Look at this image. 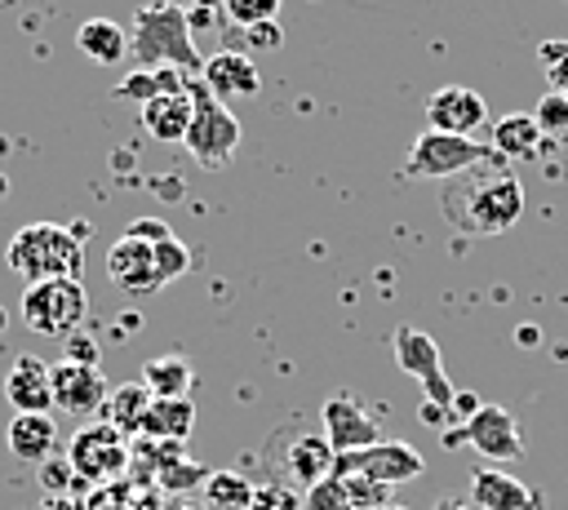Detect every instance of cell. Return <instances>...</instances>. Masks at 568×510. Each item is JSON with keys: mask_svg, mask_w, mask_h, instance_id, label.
<instances>
[{"mask_svg": "<svg viewBox=\"0 0 568 510\" xmlns=\"http://www.w3.org/2000/svg\"><path fill=\"white\" fill-rule=\"evenodd\" d=\"M475 448L488 461H519L524 457V439L515 417L501 404H479V412L470 421H462V430H444V448Z\"/></svg>", "mask_w": 568, "mask_h": 510, "instance_id": "9c48e42d", "label": "cell"}, {"mask_svg": "<svg viewBox=\"0 0 568 510\" xmlns=\"http://www.w3.org/2000/svg\"><path fill=\"white\" fill-rule=\"evenodd\" d=\"M129 53H138V62L146 71L155 67H173L182 75H200L204 58L195 49V35L186 27V13L182 9H169L160 0L142 4L133 13V35H129Z\"/></svg>", "mask_w": 568, "mask_h": 510, "instance_id": "3957f363", "label": "cell"}, {"mask_svg": "<svg viewBox=\"0 0 568 510\" xmlns=\"http://www.w3.org/2000/svg\"><path fill=\"white\" fill-rule=\"evenodd\" d=\"M186 93H191V124H186L182 146L191 151L200 169H226L240 146V120L231 115L226 102L213 98V89L200 75L186 84Z\"/></svg>", "mask_w": 568, "mask_h": 510, "instance_id": "277c9868", "label": "cell"}, {"mask_svg": "<svg viewBox=\"0 0 568 510\" xmlns=\"http://www.w3.org/2000/svg\"><path fill=\"white\" fill-rule=\"evenodd\" d=\"M470 506L475 510H537L541 501L501 466H484L470 475Z\"/></svg>", "mask_w": 568, "mask_h": 510, "instance_id": "e0dca14e", "label": "cell"}, {"mask_svg": "<svg viewBox=\"0 0 568 510\" xmlns=\"http://www.w3.org/2000/svg\"><path fill=\"white\" fill-rule=\"evenodd\" d=\"M333 461H337V452L315 430H306V435H297V439L284 443V475L293 483H302V488H315L320 479H328L333 475Z\"/></svg>", "mask_w": 568, "mask_h": 510, "instance_id": "ac0fdd59", "label": "cell"}, {"mask_svg": "<svg viewBox=\"0 0 568 510\" xmlns=\"http://www.w3.org/2000/svg\"><path fill=\"white\" fill-rule=\"evenodd\" d=\"M337 479H342V488L351 497V510H382V506H390V488H382V483H373L364 475H337Z\"/></svg>", "mask_w": 568, "mask_h": 510, "instance_id": "83f0119b", "label": "cell"}, {"mask_svg": "<svg viewBox=\"0 0 568 510\" xmlns=\"http://www.w3.org/2000/svg\"><path fill=\"white\" fill-rule=\"evenodd\" d=\"M532 120H537L541 137H550V142H564V137H568V98L546 89V93L537 98V106H532Z\"/></svg>", "mask_w": 568, "mask_h": 510, "instance_id": "4316f807", "label": "cell"}, {"mask_svg": "<svg viewBox=\"0 0 568 510\" xmlns=\"http://www.w3.org/2000/svg\"><path fill=\"white\" fill-rule=\"evenodd\" d=\"M155 93H160V84H155V71H146V67H138L133 75H124L120 89H115V98H133V102H151Z\"/></svg>", "mask_w": 568, "mask_h": 510, "instance_id": "e575fe53", "label": "cell"}, {"mask_svg": "<svg viewBox=\"0 0 568 510\" xmlns=\"http://www.w3.org/2000/svg\"><path fill=\"white\" fill-rule=\"evenodd\" d=\"M160 4H169V9H182V13H186V9L195 4V0H160Z\"/></svg>", "mask_w": 568, "mask_h": 510, "instance_id": "7dc6e473", "label": "cell"}, {"mask_svg": "<svg viewBox=\"0 0 568 510\" xmlns=\"http://www.w3.org/2000/svg\"><path fill=\"white\" fill-rule=\"evenodd\" d=\"M248 510H302V501L284 483H262V488H253V506Z\"/></svg>", "mask_w": 568, "mask_h": 510, "instance_id": "836d02e7", "label": "cell"}, {"mask_svg": "<svg viewBox=\"0 0 568 510\" xmlns=\"http://www.w3.org/2000/svg\"><path fill=\"white\" fill-rule=\"evenodd\" d=\"M4 399L18 412H49L53 408V386H49V364L40 355H18L4 373Z\"/></svg>", "mask_w": 568, "mask_h": 510, "instance_id": "2e32d148", "label": "cell"}, {"mask_svg": "<svg viewBox=\"0 0 568 510\" xmlns=\"http://www.w3.org/2000/svg\"><path fill=\"white\" fill-rule=\"evenodd\" d=\"M320 421H324V439H328V448H333L337 457H342V452L373 448V443H382V439H386V435H382V426L373 421V412H368L355 395H346V390H337V395H328V399H324Z\"/></svg>", "mask_w": 568, "mask_h": 510, "instance_id": "8fae6325", "label": "cell"}, {"mask_svg": "<svg viewBox=\"0 0 568 510\" xmlns=\"http://www.w3.org/2000/svg\"><path fill=\"white\" fill-rule=\"evenodd\" d=\"M564 58H568V40H541V44H537V62H541V71H555Z\"/></svg>", "mask_w": 568, "mask_h": 510, "instance_id": "ab89813d", "label": "cell"}, {"mask_svg": "<svg viewBox=\"0 0 568 510\" xmlns=\"http://www.w3.org/2000/svg\"><path fill=\"white\" fill-rule=\"evenodd\" d=\"M417 417H422L426 426H444V421H448L453 412H448L444 404H430V399H422V404H417Z\"/></svg>", "mask_w": 568, "mask_h": 510, "instance_id": "b9f144b4", "label": "cell"}, {"mask_svg": "<svg viewBox=\"0 0 568 510\" xmlns=\"http://www.w3.org/2000/svg\"><path fill=\"white\" fill-rule=\"evenodd\" d=\"M75 49L98 67H115L129 53V31L111 18H84L75 31Z\"/></svg>", "mask_w": 568, "mask_h": 510, "instance_id": "603a6c76", "label": "cell"}, {"mask_svg": "<svg viewBox=\"0 0 568 510\" xmlns=\"http://www.w3.org/2000/svg\"><path fill=\"white\" fill-rule=\"evenodd\" d=\"M49 386H53V408L71 417H93L106 404V377L84 364H49Z\"/></svg>", "mask_w": 568, "mask_h": 510, "instance_id": "5bb4252c", "label": "cell"}, {"mask_svg": "<svg viewBox=\"0 0 568 510\" xmlns=\"http://www.w3.org/2000/svg\"><path fill=\"white\" fill-rule=\"evenodd\" d=\"M40 475H44V488H49V497H67V492H71V479H75V470H71L67 452H53V457H44V461H40Z\"/></svg>", "mask_w": 568, "mask_h": 510, "instance_id": "1f68e13d", "label": "cell"}, {"mask_svg": "<svg viewBox=\"0 0 568 510\" xmlns=\"http://www.w3.org/2000/svg\"><path fill=\"white\" fill-rule=\"evenodd\" d=\"M124 235H133V239H146V244H160V239H169L173 231H169L160 217H133V222L124 226Z\"/></svg>", "mask_w": 568, "mask_h": 510, "instance_id": "74e56055", "label": "cell"}, {"mask_svg": "<svg viewBox=\"0 0 568 510\" xmlns=\"http://www.w3.org/2000/svg\"><path fill=\"white\" fill-rule=\"evenodd\" d=\"M444 217L466 235H501L524 217V182L501 155H484L439 191Z\"/></svg>", "mask_w": 568, "mask_h": 510, "instance_id": "6da1fadb", "label": "cell"}, {"mask_svg": "<svg viewBox=\"0 0 568 510\" xmlns=\"http://www.w3.org/2000/svg\"><path fill=\"white\" fill-rule=\"evenodd\" d=\"M302 510H351V497H346L342 479H337V475H328V479H320L315 488H306Z\"/></svg>", "mask_w": 568, "mask_h": 510, "instance_id": "4dcf8cb0", "label": "cell"}, {"mask_svg": "<svg viewBox=\"0 0 568 510\" xmlns=\"http://www.w3.org/2000/svg\"><path fill=\"white\" fill-rule=\"evenodd\" d=\"M209 506L213 510H248L253 506V483L222 470V475H209Z\"/></svg>", "mask_w": 568, "mask_h": 510, "instance_id": "484cf974", "label": "cell"}, {"mask_svg": "<svg viewBox=\"0 0 568 510\" xmlns=\"http://www.w3.org/2000/svg\"><path fill=\"white\" fill-rule=\"evenodd\" d=\"M426 470L422 452L404 439H382L373 448H359V452H342L333 461V475H364L382 488H395V483H413L417 475Z\"/></svg>", "mask_w": 568, "mask_h": 510, "instance_id": "30bf717a", "label": "cell"}, {"mask_svg": "<svg viewBox=\"0 0 568 510\" xmlns=\"http://www.w3.org/2000/svg\"><path fill=\"white\" fill-rule=\"evenodd\" d=\"M493 155H501L506 164H519V160H532L541 146H546V137H541V129H537V120H532V111H510V115H501L497 124H493Z\"/></svg>", "mask_w": 568, "mask_h": 510, "instance_id": "ffe728a7", "label": "cell"}, {"mask_svg": "<svg viewBox=\"0 0 568 510\" xmlns=\"http://www.w3.org/2000/svg\"><path fill=\"white\" fill-rule=\"evenodd\" d=\"M222 9L235 27H257V22H275L280 0H222Z\"/></svg>", "mask_w": 568, "mask_h": 510, "instance_id": "f546056e", "label": "cell"}, {"mask_svg": "<svg viewBox=\"0 0 568 510\" xmlns=\"http://www.w3.org/2000/svg\"><path fill=\"white\" fill-rule=\"evenodd\" d=\"M382 510H408V506H395V501H390V506H382Z\"/></svg>", "mask_w": 568, "mask_h": 510, "instance_id": "681fc988", "label": "cell"}, {"mask_svg": "<svg viewBox=\"0 0 568 510\" xmlns=\"http://www.w3.org/2000/svg\"><path fill=\"white\" fill-rule=\"evenodd\" d=\"M475 412H479V399H475L470 390H457V395H453V417H462V421H470Z\"/></svg>", "mask_w": 568, "mask_h": 510, "instance_id": "60d3db41", "label": "cell"}, {"mask_svg": "<svg viewBox=\"0 0 568 510\" xmlns=\"http://www.w3.org/2000/svg\"><path fill=\"white\" fill-rule=\"evenodd\" d=\"M4 439H9V452H13L18 461H36V466H40L44 457L58 452V426H53V412H13Z\"/></svg>", "mask_w": 568, "mask_h": 510, "instance_id": "d6986e66", "label": "cell"}, {"mask_svg": "<svg viewBox=\"0 0 568 510\" xmlns=\"http://www.w3.org/2000/svg\"><path fill=\"white\" fill-rule=\"evenodd\" d=\"M0 328H4V310H0Z\"/></svg>", "mask_w": 568, "mask_h": 510, "instance_id": "f907efd6", "label": "cell"}, {"mask_svg": "<svg viewBox=\"0 0 568 510\" xmlns=\"http://www.w3.org/2000/svg\"><path fill=\"white\" fill-rule=\"evenodd\" d=\"M200 80L213 89L217 102H226V98H253V93L262 89L257 62H253L248 53H240V49H217V53H209L204 67H200Z\"/></svg>", "mask_w": 568, "mask_h": 510, "instance_id": "9a60e30c", "label": "cell"}, {"mask_svg": "<svg viewBox=\"0 0 568 510\" xmlns=\"http://www.w3.org/2000/svg\"><path fill=\"white\" fill-rule=\"evenodd\" d=\"M4 191H9V182H4V173H0V195H4Z\"/></svg>", "mask_w": 568, "mask_h": 510, "instance_id": "c3c4849f", "label": "cell"}, {"mask_svg": "<svg viewBox=\"0 0 568 510\" xmlns=\"http://www.w3.org/2000/svg\"><path fill=\"white\" fill-rule=\"evenodd\" d=\"M4 262L27 284L80 279V271H84V239H75L71 226H58V222H27L22 231H13L9 248H4Z\"/></svg>", "mask_w": 568, "mask_h": 510, "instance_id": "7a4b0ae2", "label": "cell"}, {"mask_svg": "<svg viewBox=\"0 0 568 510\" xmlns=\"http://www.w3.org/2000/svg\"><path fill=\"white\" fill-rule=\"evenodd\" d=\"M546 80H550V93H564V98H568V58H564L555 71H546Z\"/></svg>", "mask_w": 568, "mask_h": 510, "instance_id": "7bdbcfd3", "label": "cell"}, {"mask_svg": "<svg viewBox=\"0 0 568 510\" xmlns=\"http://www.w3.org/2000/svg\"><path fill=\"white\" fill-rule=\"evenodd\" d=\"M217 4H222V0H195V4L186 9V27H191V35L217 22Z\"/></svg>", "mask_w": 568, "mask_h": 510, "instance_id": "f35d334b", "label": "cell"}, {"mask_svg": "<svg viewBox=\"0 0 568 510\" xmlns=\"http://www.w3.org/2000/svg\"><path fill=\"white\" fill-rule=\"evenodd\" d=\"M67 461H71L75 479L102 488V483H115V479L129 470L133 448H129V439H124L120 430H111L106 421H89V426H80V430L71 435Z\"/></svg>", "mask_w": 568, "mask_h": 510, "instance_id": "8992f818", "label": "cell"}, {"mask_svg": "<svg viewBox=\"0 0 568 510\" xmlns=\"http://www.w3.org/2000/svg\"><path fill=\"white\" fill-rule=\"evenodd\" d=\"M484 155H493V146L475 142V137H453V133L422 129L417 142H413L408 155H404V177H435V182H448V177L466 173L470 164H479Z\"/></svg>", "mask_w": 568, "mask_h": 510, "instance_id": "52a82bcc", "label": "cell"}, {"mask_svg": "<svg viewBox=\"0 0 568 510\" xmlns=\"http://www.w3.org/2000/svg\"><path fill=\"white\" fill-rule=\"evenodd\" d=\"M191 124V93H155L142 102V129L155 142H182Z\"/></svg>", "mask_w": 568, "mask_h": 510, "instance_id": "7402d4cb", "label": "cell"}, {"mask_svg": "<svg viewBox=\"0 0 568 510\" xmlns=\"http://www.w3.org/2000/svg\"><path fill=\"white\" fill-rule=\"evenodd\" d=\"M106 279L129 297V302H142L151 293L164 288L160 271H155V253L146 239H133V235H120L106 253Z\"/></svg>", "mask_w": 568, "mask_h": 510, "instance_id": "7c38bea8", "label": "cell"}, {"mask_svg": "<svg viewBox=\"0 0 568 510\" xmlns=\"http://www.w3.org/2000/svg\"><path fill=\"white\" fill-rule=\"evenodd\" d=\"M89 315V293L80 279H40L22 293V324L40 337H71Z\"/></svg>", "mask_w": 568, "mask_h": 510, "instance_id": "5b68a950", "label": "cell"}, {"mask_svg": "<svg viewBox=\"0 0 568 510\" xmlns=\"http://www.w3.org/2000/svg\"><path fill=\"white\" fill-rule=\"evenodd\" d=\"M146 408H151V395H146V386H142V381H120V386H111V390H106V404H102V421L129 439V435H138V430H142V417H146Z\"/></svg>", "mask_w": 568, "mask_h": 510, "instance_id": "cb8c5ba5", "label": "cell"}, {"mask_svg": "<svg viewBox=\"0 0 568 510\" xmlns=\"http://www.w3.org/2000/svg\"><path fill=\"white\" fill-rule=\"evenodd\" d=\"M98 355H102V346H98V337H89V333H71V337H62V359L67 364H84V368H98Z\"/></svg>", "mask_w": 568, "mask_h": 510, "instance_id": "d6a6232c", "label": "cell"}, {"mask_svg": "<svg viewBox=\"0 0 568 510\" xmlns=\"http://www.w3.org/2000/svg\"><path fill=\"white\" fill-rule=\"evenodd\" d=\"M244 35H248V53H262V49H280V44H284V27H280V18H275V22L244 27Z\"/></svg>", "mask_w": 568, "mask_h": 510, "instance_id": "d590c367", "label": "cell"}, {"mask_svg": "<svg viewBox=\"0 0 568 510\" xmlns=\"http://www.w3.org/2000/svg\"><path fill=\"white\" fill-rule=\"evenodd\" d=\"M390 346H395V364H399V373H408V377L422 386V399L444 404V408L453 412V395H457V390H453V381H448V373H444L439 341H435L430 333L413 328V324H399L395 337H390Z\"/></svg>", "mask_w": 568, "mask_h": 510, "instance_id": "ba28073f", "label": "cell"}, {"mask_svg": "<svg viewBox=\"0 0 568 510\" xmlns=\"http://www.w3.org/2000/svg\"><path fill=\"white\" fill-rule=\"evenodd\" d=\"M484 124H488V102L466 84H444L426 98V129L435 133L475 137Z\"/></svg>", "mask_w": 568, "mask_h": 510, "instance_id": "4fadbf2b", "label": "cell"}, {"mask_svg": "<svg viewBox=\"0 0 568 510\" xmlns=\"http://www.w3.org/2000/svg\"><path fill=\"white\" fill-rule=\"evenodd\" d=\"M195 430V404L191 399H151L138 439L151 443H186Z\"/></svg>", "mask_w": 568, "mask_h": 510, "instance_id": "44dd1931", "label": "cell"}, {"mask_svg": "<svg viewBox=\"0 0 568 510\" xmlns=\"http://www.w3.org/2000/svg\"><path fill=\"white\" fill-rule=\"evenodd\" d=\"M151 253H155V271H160V279H164V284H169V279H178V275H186V266H191V253H186V244H182L178 235H169V239L151 244Z\"/></svg>", "mask_w": 568, "mask_h": 510, "instance_id": "f1b7e54d", "label": "cell"}, {"mask_svg": "<svg viewBox=\"0 0 568 510\" xmlns=\"http://www.w3.org/2000/svg\"><path fill=\"white\" fill-rule=\"evenodd\" d=\"M515 341H519V346H537V341H541V333H537L532 324H519V333H515Z\"/></svg>", "mask_w": 568, "mask_h": 510, "instance_id": "f6af8a7d", "label": "cell"}, {"mask_svg": "<svg viewBox=\"0 0 568 510\" xmlns=\"http://www.w3.org/2000/svg\"><path fill=\"white\" fill-rule=\"evenodd\" d=\"M84 510H129V488H120V483L93 488V497L84 501Z\"/></svg>", "mask_w": 568, "mask_h": 510, "instance_id": "8d00e7d4", "label": "cell"}, {"mask_svg": "<svg viewBox=\"0 0 568 510\" xmlns=\"http://www.w3.org/2000/svg\"><path fill=\"white\" fill-rule=\"evenodd\" d=\"M435 510H475V506H470V501H457V497H439Z\"/></svg>", "mask_w": 568, "mask_h": 510, "instance_id": "bcb514c9", "label": "cell"}, {"mask_svg": "<svg viewBox=\"0 0 568 510\" xmlns=\"http://www.w3.org/2000/svg\"><path fill=\"white\" fill-rule=\"evenodd\" d=\"M40 510H84V501H71V492H67V497H49Z\"/></svg>", "mask_w": 568, "mask_h": 510, "instance_id": "ee69618b", "label": "cell"}, {"mask_svg": "<svg viewBox=\"0 0 568 510\" xmlns=\"http://www.w3.org/2000/svg\"><path fill=\"white\" fill-rule=\"evenodd\" d=\"M138 381L146 386L151 399H186V390L195 381V368L182 355H155V359L142 364V377Z\"/></svg>", "mask_w": 568, "mask_h": 510, "instance_id": "d4e9b609", "label": "cell"}]
</instances>
